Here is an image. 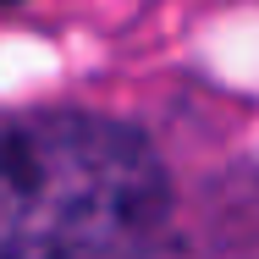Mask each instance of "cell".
<instances>
[{
	"instance_id": "1",
	"label": "cell",
	"mask_w": 259,
	"mask_h": 259,
	"mask_svg": "<svg viewBox=\"0 0 259 259\" xmlns=\"http://www.w3.org/2000/svg\"><path fill=\"white\" fill-rule=\"evenodd\" d=\"M171 209L155 144L94 110H0V259H133Z\"/></svg>"
}]
</instances>
